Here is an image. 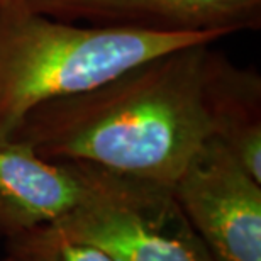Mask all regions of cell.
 I'll return each mask as SVG.
<instances>
[{
	"mask_svg": "<svg viewBox=\"0 0 261 261\" xmlns=\"http://www.w3.org/2000/svg\"><path fill=\"white\" fill-rule=\"evenodd\" d=\"M212 43L130 68L29 112L9 136L39 156L171 187L216 130L222 63Z\"/></svg>",
	"mask_w": 261,
	"mask_h": 261,
	"instance_id": "6da1fadb",
	"label": "cell"
},
{
	"mask_svg": "<svg viewBox=\"0 0 261 261\" xmlns=\"http://www.w3.org/2000/svg\"><path fill=\"white\" fill-rule=\"evenodd\" d=\"M227 34L231 31L78 25L0 4V134L9 136L44 103L92 90L148 60Z\"/></svg>",
	"mask_w": 261,
	"mask_h": 261,
	"instance_id": "7a4b0ae2",
	"label": "cell"
},
{
	"mask_svg": "<svg viewBox=\"0 0 261 261\" xmlns=\"http://www.w3.org/2000/svg\"><path fill=\"white\" fill-rule=\"evenodd\" d=\"M48 226L112 261H216L170 187L103 168L85 200Z\"/></svg>",
	"mask_w": 261,
	"mask_h": 261,
	"instance_id": "3957f363",
	"label": "cell"
},
{
	"mask_svg": "<svg viewBox=\"0 0 261 261\" xmlns=\"http://www.w3.org/2000/svg\"><path fill=\"white\" fill-rule=\"evenodd\" d=\"M216 261H261V181L211 138L170 187Z\"/></svg>",
	"mask_w": 261,
	"mask_h": 261,
	"instance_id": "277c9868",
	"label": "cell"
},
{
	"mask_svg": "<svg viewBox=\"0 0 261 261\" xmlns=\"http://www.w3.org/2000/svg\"><path fill=\"white\" fill-rule=\"evenodd\" d=\"M100 168L39 156L24 141L0 134V241L48 226L90 194Z\"/></svg>",
	"mask_w": 261,
	"mask_h": 261,
	"instance_id": "5b68a950",
	"label": "cell"
},
{
	"mask_svg": "<svg viewBox=\"0 0 261 261\" xmlns=\"http://www.w3.org/2000/svg\"><path fill=\"white\" fill-rule=\"evenodd\" d=\"M63 20L160 31H236L253 24L261 0H0Z\"/></svg>",
	"mask_w": 261,
	"mask_h": 261,
	"instance_id": "8992f818",
	"label": "cell"
},
{
	"mask_svg": "<svg viewBox=\"0 0 261 261\" xmlns=\"http://www.w3.org/2000/svg\"><path fill=\"white\" fill-rule=\"evenodd\" d=\"M5 253L25 261H112L85 243L71 241L53 226H43L5 241Z\"/></svg>",
	"mask_w": 261,
	"mask_h": 261,
	"instance_id": "52a82bcc",
	"label": "cell"
},
{
	"mask_svg": "<svg viewBox=\"0 0 261 261\" xmlns=\"http://www.w3.org/2000/svg\"><path fill=\"white\" fill-rule=\"evenodd\" d=\"M0 261H25V259H20V258H17V256H12V254L5 253V254H4V258L0 259Z\"/></svg>",
	"mask_w": 261,
	"mask_h": 261,
	"instance_id": "ba28073f",
	"label": "cell"
}]
</instances>
